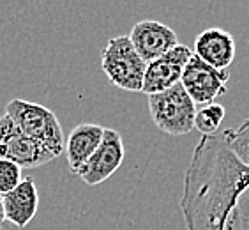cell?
Segmentation results:
<instances>
[{
	"instance_id": "obj_11",
	"label": "cell",
	"mask_w": 249,
	"mask_h": 230,
	"mask_svg": "<svg viewBox=\"0 0 249 230\" xmlns=\"http://www.w3.org/2000/svg\"><path fill=\"white\" fill-rule=\"evenodd\" d=\"M2 204H4L5 221L13 223L18 229H25L34 220L39 207V193L34 179H21V182L13 192L2 197Z\"/></svg>"
},
{
	"instance_id": "obj_1",
	"label": "cell",
	"mask_w": 249,
	"mask_h": 230,
	"mask_svg": "<svg viewBox=\"0 0 249 230\" xmlns=\"http://www.w3.org/2000/svg\"><path fill=\"white\" fill-rule=\"evenodd\" d=\"M186 230H249V167L221 134L201 136L184 173Z\"/></svg>"
},
{
	"instance_id": "obj_12",
	"label": "cell",
	"mask_w": 249,
	"mask_h": 230,
	"mask_svg": "<svg viewBox=\"0 0 249 230\" xmlns=\"http://www.w3.org/2000/svg\"><path fill=\"white\" fill-rule=\"evenodd\" d=\"M103 134H105V128L99 124H92V122L78 124L69 133L64 151H66L67 163L72 173L78 175L80 170L87 165V161L92 158V154L96 153L103 140Z\"/></svg>"
},
{
	"instance_id": "obj_6",
	"label": "cell",
	"mask_w": 249,
	"mask_h": 230,
	"mask_svg": "<svg viewBox=\"0 0 249 230\" xmlns=\"http://www.w3.org/2000/svg\"><path fill=\"white\" fill-rule=\"evenodd\" d=\"M230 73L214 69L193 53L180 77V85L191 97L195 105H211L214 99L226 94V83Z\"/></svg>"
},
{
	"instance_id": "obj_8",
	"label": "cell",
	"mask_w": 249,
	"mask_h": 230,
	"mask_svg": "<svg viewBox=\"0 0 249 230\" xmlns=\"http://www.w3.org/2000/svg\"><path fill=\"white\" fill-rule=\"evenodd\" d=\"M124 142H122L120 133L111 128H105V134H103L99 147L78 175L89 186H97L119 170V167L124 161Z\"/></svg>"
},
{
	"instance_id": "obj_15",
	"label": "cell",
	"mask_w": 249,
	"mask_h": 230,
	"mask_svg": "<svg viewBox=\"0 0 249 230\" xmlns=\"http://www.w3.org/2000/svg\"><path fill=\"white\" fill-rule=\"evenodd\" d=\"M21 168L7 159H0V195L11 193L21 182Z\"/></svg>"
},
{
	"instance_id": "obj_2",
	"label": "cell",
	"mask_w": 249,
	"mask_h": 230,
	"mask_svg": "<svg viewBox=\"0 0 249 230\" xmlns=\"http://www.w3.org/2000/svg\"><path fill=\"white\" fill-rule=\"evenodd\" d=\"M5 115L25 136L50 149L57 158L64 153L66 138L62 126L58 122L57 115L50 108L32 101L11 99L5 105Z\"/></svg>"
},
{
	"instance_id": "obj_10",
	"label": "cell",
	"mask_w": 249,
	"mask_h": 230,
	"mask_svg": "<svg viewBox=\"0 0 249 230\" xmlns=\"http://www.w3.org/2000/svg\"><path fill=\"white\" fill-rule=\"evenodd\" d=\"M195 55L214 69L226 71L235 58V39L230 32L211 27L195 41Z\"/></svg>"
},
{
	"instance_id": "obj_7",
	"label": "cell",
	"mask_w": 249,
	"mask_h": 230,
	"mask_svg": "<svg viewBox=\"0 0 249 230\" xmlns=\"http://www.w3.org/2000/svg\"><path fill=\"white\" fill-rule=\"evenodd\" d=\"M191 57L193 50L189 46H186V44L178 43V46L164 53L163 57L149 62L147 69H145L142 92L147 94V96H152V94L168 91L170 87L180 83L184 67H186V64L189 62Z\"/></svg>"
},
{
	"instance_id": "obj_13",
	"label": "cell",
	"mask_w": 249,
	"mask_h": 230,
	"mask_svg": "<svg viewBox=\"0 0 249 230\" xmlns=\"http://www.w3.org/2000/svg\"><path fill=\"white\" fill-rule=\"evenodd\" d=\"M225 106L217 105V103H211V105L201 106L200 110L195 114V130L200 131L201 136H211L216 134L219 130L221 122L225 119Z\"/></svg>"
},
{
	"instance_id": "obj_14",
	"label": "cell",
	"mask_w": 249,
	"mask_h": 230,
	"mask_svg": "<svg viewBox=\"0 0 249 230\" xmlns=\"http://www.w3.org/2000/svg\"><path fill=\"white\" fill-rule=\"evenodd\" d=\"M221 136L226 142L228 149L239 158V161L249 167V117L239 128L225 130L221 133Z\"/></svg>"
},
{
	"instance_id": "obj_5",
	"label": "cell",
	"mask_w": 249,
	"mask_h": 230,
	"mask_svg": "<svg viewBox=\"0 0 249 230\" xmlns=\"http://www.w3.org/2000/svg\"><path fill=\"white\" fill-rule=\"evenodd\" d=\"M55 158L50 149L25 136L7 115L0 117V159H7L19 168H37Z\"/></svg>"
},
{
	"instance_id": "obj_4",
	"label": "cell",
	"mask_w": 249,
	"mask_h": 230,
	"mask_svg": "<svg viewBox=\"0 0 249 230\" xmlns=\"http://www.w3.org/2000/svg\"><path fill=\"white\" fill-rule=\"evenodd\" d=\"M147 97H149L150 119L163 133L182 136L195 130L196 105L187 96L180 83Z\"/></svg>"
},
{
	"instance_id": "obj_16",
	"label": "cell",
	"mask_w": 249,
	"mask_h": 230,
	"mask_svg": "<svg viewBox=\"0 0 249 230\" xmlns=\"http://www.w3.org/2000/svg\"><path fill=\"white\" fill-rule=\"evenodd\" d=\"M5 223V216H4V204H2V195H0V229L4 227Z\"/></svg>"
},
{
	"instance_id": "obj_3",
	"label": "cell",
	"mask_w": 249,
	"mask_h": 230,
	"mask_svg": "<svg viewBox=\"0 0 249 230\" xmlns=\"http://www.w3.org/2000/svg\"><path fill=\"white\" fill-rule=\"evenodd\" d=\"M106 78L122 91L142 92L147 62L140 57L127 36L111 38L101 53Z\"/></svg>"
},
{
	"instance_id": "obj_9",
	"label": "cell",
	"mask_w": 249,
	"mask_h": 230,
	"mask_svg": "<svg viewBox=\"0 0 249 230\" xmlns=\"http://www.w3.org/2000/svg\"><path fill=\"white\" fill-rule=\"evenodd\" d=\"M127 38L133 43L136 53L147 64L163 57L164 53L178 46V38L175 30L164 23L154 21V19L138 21L131 29V34Z\"/></svg>"
}]
</instances>
